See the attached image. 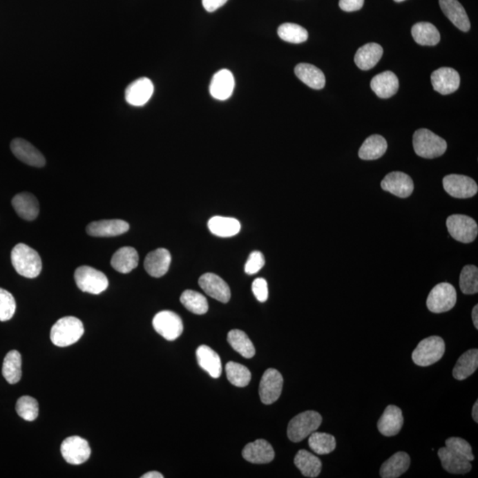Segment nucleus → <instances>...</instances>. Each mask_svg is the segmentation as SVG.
Listing matches in <instances>:
<instances>
[{"label":"nucleus","instance_id":"obj_19","mask_svg":"<svg viewBox=\"0 0 478 478\" xmlns=\"http://www.w3.org/2000/svg\"><path fill=\"white\" fill-rule=\"evenodd\" d=\"M242 455L245 461L254 464L269 463L275 458L272 446L264 439H257L245 446Z\"/></svg>","mask_w":478,"mask_h":478},{"label":"nucleus","instance_id":"obj_33","mask_svg":"<svg viewBox=\"0 0 478 478\" xmlns=\"http://www.w3.org/2000/svg\"><path fill=\"white\" fill-rule=\"evenodd\" d=\"M478 367V350L477 349H470L465 352L460 358H458L452 370V376L455 379L464 380L472 375Z\"/></svg>","mask_w":478,"mask_h":478},{"label":"nucleus","instance_id":"obj_13","mask_svg":"<svg viewBox=\"0 0 478 478\" xmlns=\"http://www.w3.org/2000/svg\"><path fill=\"white\" fill-rule=\"evenodd\" d=\"M383 191L395 195L401 199L410 197L414 191V182L410 175L403 172L389 173L381 182Z\"/></svg>","mask_w":478,"mask_h":478},{"label":"nucleus","instance_id":"obj_17","mask_svg":"<svg viewBox=\"0 0 478 478\" xmlns=\"http://www.w3.org/2000/svg\"><path fill=\"white\" fill-rule=\"evenodd\" d=\"M128 229V223L122 220H102L90 222L87 226L86 231L91 237L109 238L124 234Z\"/></svg>","mask_w":478,"mask_h":478},{"label":"nucleus","instance_id":"obj_41","mask_svg":"<svg viewBox=\"0 0 478 478\" xmlns=\"http://www.w3.org/2000/svg\"><path fill=\"white\" fill-rule=\"evenodd\" d=\"M308 445L317 455H329L336 448V439L330 434L314 432L308 439Z\"/></svg>","mask_w":478,"mask_h":478},{"label":"nucleus","instance_id":"obj_39","mask_svg":"<svg viewBox=\"0 0 478 478\" xmlns=\"http://www.w3.org/2000/svg\"><path fill=\"white\" fill-rule=\"evenodd\" d=\"M180 300L185 308L191 313L204 314L209 311V302L200 292L187 290L182 292Z\"/></svg>","mask_w":478,"mask_h":478},{"label":"nucleus","instance_id":"obj_25","mask_svg":"<svg viewBox=\"0 0 478 478\" xmlns=\"http://www.w3.org/2000/svg\"><path fill=\"white\" fill-rule=\"evenodd\" d=\"M17 215L26 221H33L39 216V203L34 195L29 193L17 194L12 200Z\"/></svg>","mask_w":478,"mask_h":478},{"label":"nucleus","instance_id":"obj_29","mask_svg":"<svg viewBox=\"0 0 478 478\" xmlns=\"http://www.w3.org/2000/svg\"><path fill=\"white\" fill-rule=\"evenodd\" d=\"M140 257L136 249L131 247L120 248L112 257L111 265L116 271L128 274L137 268Z\"/></svg>","mask_w":478,"mask_h":478},{"label":"nucleus","instance_id":"obj_28","mask_svg":"<svg viewBox=\"0 0 478 478\" xmlns=\"http://www.w3.org/2000/svg\"><path fill=\"white\" fill-rule=\"evenodd\" d=\"M410 455L405 452H398L388 461L383 462L380 468V476L383 478H397L403 475L410 466Z\"/></svg>","mask_w":478,"mask_h":478},{"label":"nucleus","instance_id":"obj_7","mask_svg":"<svg viewBox=\"0 0 478 478\" xmlns=\"http://www.w3.org/2000/svg\"><path fill=\"white\" fill-rule=\"evenodd\" d=\"M456 300L457 295L454 286L448 283H441L430 291L427 298V307L432 313L448 312L455 306Z\"/></svg>","mask_w":478,"mask_h":478},{"label":"nucleus","instance_id":"obj_9","mask_svg":"<svg viewBox=\"0 0 478 478\" xmlns=\"http://www.w3.org/2000/svg\"><path fill=\"white\" fill-rule=\"evenodd\" d=\"M153 326L157 333L169 341H175L184 332L181 317L169 310L157 314L153 317Z\"/></svg>","mask_w":478,"mask_h":478},{"label":"nucleus","instance_id":"obj_50","mask_svg":"<svg viewBox=\"0 0 478 478\" xmlns=\"http://www.w3.org/2000/svg\"><path fill=\"white\" fill-rule=\"evenodd\" d=\"M228 0H202V5L207 12H212L218 10Z\"/></svg>","mask_w":478,"mask_h":478},{"label":"nucleus","instance_id":"obj_35","mask_svg":"<svg viewBox=\"0 0 478 478\" xmlns=\"http://www.w3.org/2000/svg\"><path fill=\"white\" fill-rule=\"evenodd\" d=\"M443 468L449 473L462 475L470 472L471 470L470 461L463 460L459 456L452 454L446 448H442L438 452Z\"/></svg>","mask_w":478,"mask_h":478},{"label":"nucleus","instance_id":"obj_16","mask_svg":"<svg viewBox=\"0 0 478 478\" xmlns=\"http://www.w3.org/2000/svg\"><path fill=\"white\" fill-rule=\"evenodd\" d=\"M11 150L21 162L30 166L41 168L46 165V159L32 144L23 138H15L12 141Z\"/></svg>","mask_w":478,"mask_h":478},{"label":"nucleus","instance_id":"obj_43","mask_svg":"<svg viewBox=\"0 0 478 478\" xmlns=\"http://www.w3.org/2000/svg\"><path fill=\"white\" fill-rule=\"evenodd\" d=\"M460 287L464 294H476L478 291V269L476 266H465L460 276Z\"/></svg>","mask_w":478,"mask_h":478},{"label":"nucleus","instance_id":"obj_51","mask_svg":"<svg viewBox=\"0 0 478 478\" xmlns=\"http://www.w3.org/2000/svg\"><path fill=\"white\" fill-rule=\"evenodd\" d=\"M163 475L158 471H151V472L143 475L141 478H163Z\"/></svg>","mask_w":478,"mask_h":478},{"label":"nucleus","instance_id":"obj_30","mask_svg":"<svg viewBox=\"0 0 478 478\" xmlns=\"http://www.w3.org/2000/svg\"><path fill=\"white\" fill-rule=\"evenodd\" d=\"M295 75L298 79L312 89L321 90L325 86V74L314 65L300 63L295 68Z\"/></svg>","mask_w":478,"mask_h":478},{"label":"nucleus","instance_id":"obj_21","mask_svg":"<svg viewBox=\"0 0 478 478\" xmlns=\"http://www.w3.org/2000/svg\"><path fill=\"white\" fill-rule=\"evenodd\" d=\"M171 263V254L165 248L151 251L144 260L146 271L153 278H162L169 271Z\"/></svg>","mask_w":478,"mask_h":478},{"label":"nucleus","instance_id":"obj_34","mask_svg":"<svg viewBox=\"0 0 478 478\" xmlns=\"http://www.w3.org/2000/svg\"><path fill=\"white\" fill-rule=\"evenodd\" d=\"M211 233L221 238L233 237L240 231V222L231 217L215 216L209 222Z\"/></svg>","mask_w":478,"mask_h":478},{"label":"nucleus","instance_id":"obj_23","mask_svg":"<svg viewBox=\"0 0 478 478\" xmlns=\"http://www.w3.org/2000/svg\"><path fill=\"white\" fill-rule=\"evenodd\" d=\"M439 6L446 17L459 30L468 32L470 30V21L463 6L458 0H439Z\"/></svg>","mask_w":478,"mask_h":478},{"label":"nucleus","instance_id":"obj_40","mask_svg":"<svg viewBox=\"0 0 478 478\" xmlns=\"http://www.w3.org/2000/svg\"><path fill=\"white\" fill-rule=\"evenodd\" d=\"M226 374L227 379L231 385L237 388H245L249 385L251 379L250 370L244 365L229 361L226 364Z\"/></svg>","mask_w":478,"mask_h":478},{"label":"nucleus","instance_id":"obj_42","mask_svg":"<svg viewBox=\"0 0 478 478\" xmlns=\"http://www.w3.org/2000/svg\"><path fill=\"white\" fill-rule=\"evenodd\" d=\"M278 34L280 39L291 44L304 43L308 39L307 30L295 23L282 24L278 28Z\"/></svg>","mask_w":478,"mask_h":478},{"label":"nucleus","instance_id":"obj_46","mask_svg":"<svg viewBox=\"0 0 478 478\" xmlns=\"http://www.w3.org/2000/svg\"><path fill=\"white\" fill-rule=\"evenodd\" d=\"M17 310V302L10 292L0 288V322L12 318Z\"/></svg>","mask_w":478,"mask_h":478},{"label":"nucleus","instance_id":"obj_37","mask_svg":"<svg viewBox=\"0 0 478 478\" xmlns=\"http://www.w3.org/2000/svg\"><path fill=\"white\" fill-rule=\"evenodd\" d=\"M2 374L5 379L11 385L20 381L21 379V356L18 351L9 352L3 363Z\"/></svg>","mask_w":478,"mask_h":478},{"label":"nucleus","instance_id":"obj_3","mask_svg":"<svg viewBox=\"0 0 478 478\" xmlns=\"http://www.w3.org/2000/svg\"><path fill=\"white\" fill-rule=\"evenodd\" d=\"M413 146L417 155L426 159L438 158L448 149V144L444 138L427 128H420L414 132Z\"/></svg>","mask_w":478,"mask_h":478},{"label":"nucleus","instance_id":"obj_45","mask_svg":"<svg viewBox=\"0 0 478 478\" xmlns=\"http://www.w3.org/2000/svg\"><path fill=\"white\" fill-rule=\"evenodd\" d=\"M446 448L459 457L468 461H474L475 456L473 455L472 448L468 444L466 440L461 438H449L446 440Z\"/></svg>","mask_w":478,"mask_h":478},{"label":"nucleus","instance_id":"obj_53","mask_svg":"<svg viewBox=\"0 0 478 478\" xmlns=\"http://www.w3.org/2000/svg\"><path fill=\"white\" fill-rule=\"evenodd\" d=\"M472 418L476 423H478V402L477 401H476V403L474 404L473 408H472Z\"/></svg>","mask_w":478,"mask_h":478},{"label":"nucleus","instance_id":"obj_6","mask_svg":"<svg viewBox=\"0 0 478 478\" xmlns=\"http://www.w3.org/2000/svg\"><path fill=\"white\" fill-rule=\"evenodd\" d=\"M75 281L82 291L97 295L108 287L105 274L90 266H81L75 270Z\"/></svg>","mask_w":478,"mask_h":478},{"label":"nucleus","instance_id":"obj_5","mask_svg":"<svg viewBox=\"0 0 478 478\" xmlns=\"http://www.w3.org/2000/svg\"><path fill=\"white\" fill-rule=\"evenodd\" d=\"M446 351L445 341L438 336L424 338L412 354L414 363L420 367L430 366L443 357Z\"/></svg>","mask_w":478,"mask_h":478},{"label":"nucleus","instance_id":"obj_14","mask_svg":"<svg viewBox=\"0 0 478 478\" xmlns=\"http://www.w3.org/2000/svg\"><path fill=\"white\" fill-rule=\"evenodd\" d=\"M199 285L209 296L222 303H228L231 300V289L227 283L216 274H204L200 276Z\"/></svg>","mask_w":478,"mask_h":478},{"label":"nucleus","instance_id":"obj_27","mask_svg":"<svg viewBox=\"0 0 478 478\" xmlns=\"http://www.w3.org/2000/svg\"><path fill=\"white\" fill-rule=\"evenodd\" d=\"M198 363L213 379L222 375V361L219 355L207 345H200L196 351Z\"/></svg>","mask_w":478,"mask_h":478},{"label":"nucleus","instance_id":"obj_12","mask_svg":"<svg viewBox=\"0 0 478 478\" xmlns=\"http://www.w3.org/2000/svg\"><path fill=\"white\" fill-rule=\"evenodd\" d=\"M284 379L275 369H268L260 380L259 393L263 404L270 405L278 401L281 395Z\"/></svg>","mask_w":478,"mask_h":478},{"label":"nucleus","instance_id":"obj_15","mask_svg":"<svg viewBox=\"0 0 478 478\" xmlns=\"http://www.w3.org/2000/svg\"><path fill=\"white\" fill-rule=\"evenodd\" d=\"M434 90L442 95H448L459 89L461 84L460 75L452 68H440L432 74Z\"/></svg>","mask_w":478,"mask_h":478},{"label":"nucleus","instance_id":"obj_24","mask_svg":"<svg viewBox=\"0 0 478 478\" xmlns=\"http://www.w3.org/2000/svg\"><path fill=\"white\" fill-rule=\"evenodd\" d=\"M371 89L381 99H389L399 90V79L392 71L383 72L371 80Z\"/></svg>","mask_w":478,"mask_h":478},{"label":"nucleus","instance_id":"obj_32","mask_svg":"<svg viewBox=\"0 0 478 478\" xmlns=\"http://www.w3.org/2000/svg\"><path fill=\"white\" fill-rule=\"evenodd\" d=\"M388 144L385 138L380 135H372L364 141L358 150V157L364 160H374L381 158L388 150Z\"/></svg>","mask_w":478,"mask_h":478},{"label":"nucleus","instance_id":"obj_31","mask_svg":"<svg viewBox=\"0 0 478 478\" xmlns=\"http://www.w3.org/2000/svg\"><path fill=\"white\" fill-rule=\"evenodd\" d=\"M294 464L306 477H317L322 471V461L317 456L311 454L307 450H300L298 452L294 458Z\"/></svg>","mask_w":478,"mask_h":478},{"label":"nucleus","instance_id":"obj_22","mask_svg":"<svg viewBox=\"0 0 478 478\" xmlns=\"http://www.w3.org/2000/svg\"><path fill=\"white\" fill-rule=\"evenodd\" d=\"M235 79L228 69H222L213 75L210 84V94L216 99L226 100L233 93Z\"/></svg>","mask_w":478,"mask_h":478},{"label":"nucleus","instance_id":"obj_52","mask_svg":"<svg viewBox=\"0 0 478 478\" xmlns=\"http://www.w3.org/2000/svg\"><path fill=\"white\" fill-rule=\"evenodd\" d=\"M472 320H473V323L475 328L477 329H478V306L476 305V306L474 307L473 310H472Z\"/></svg>","mask_w":478,"mask_h":478},{"label":"nucleus","instance_id":"obj_36","mask_svg":"<svg viewBox=\"0 0 478 478\" xmlns=\"http://www.w3.org/2000/svg\"><path fill=\"white\" fill-rule=\"evenodd\" d=\"M411 32L418 45L433 46L438 45L440 41L439 30L430 23L414 24Z\"/></svg>","mask_w":478,"mask_h":478},{"label":"nucleus","instance_id":"obj_4","mask_svg":"<svg viewBox=\"0 0 478 478\" xmlns=\"http://www.w3.org/2000/svg\"><path fill=\"white\" fill-rule=\"evenodd\" d=\"M323 418L316 411H306L292 418L288 424L287 435L292 442L298 443L307 438L322 423Z\"/></svg>","mask_w":478,"mask_h":478},{"label":"nucleus","instance_id":"obj_48","mask_svg":"<svg viewBox=\"0 0 478 478\" xmlns=\"http://www.w3.org/2000/svg\"><path fill=\"white\" fill-rule=\"evenodd\" d=\"M254 296L260 302H265L269 298L268 283L264 278H256L251 285Z\"/></svg>","mask_w":478,"mask_h":478},{"label":"nucleus","instance_id":"obj_20","mask_svg":"<svg viewBox=\"0 0 478 478\" xmlns=\"http://www.w3.org/2000/svg\"><path fill=\"white\" fill-rule=\"evenodd\" d=\"M403 423L404 418L401 408L397 405H390L380 417L377 428L382 435L392 437L401 432Z\"/></svg>","mask_w":478,"mask_h":478},{"label":"nucleus","instance_id":"obj_10","mask_svg":"<svg viewBox=\"0 0 478 478\" xmlns=\"http://www.w3.org/2000/svg\"><path fill=\"white\" fill-rule=\"evenodd\" d=\"M443 187L450 196L470 199L477 193L478 187L472 178L463 175H448L443 179Z\"/></svg>","mask_w":478,"mask_h":478},{"label":"nucleus","instance_id":"obj_54","mask_svg":"<svg viewBox=\"0 0 478 478\" xmlns=\"http://www.w3.org/2000/svg\"><path fill=\"white\" fill-rule=\"evenodd\" d=\"M394 1L399 3V2L405 1V0H394Z\"/></svg>","mask_w":478,"mask_h":478},{"label":"nucleus","instance_id":"obj_11","mask_svg":"<svg viewBox=\"0 0 478 478\" xmlns=\"http://www.w3.org/2000/svg\"><path fill=\"white\" fill-rule=\"evenodd\" d=\"M61 451L63 458L69 464L80 465L89 460L90 448L89 443L81 437H69L62 442Z\"/></svg>","mask_w":478,"mask_h":478},{"label":"nucleus","instance_id":"obj_2","mask_svg":"<svg viewBox=\"0 0 478 478\" xmlns=\"http://www.w3.org/2000/svg\"><path fill=\"white\" fill-rule=\"evenodd\" d=\"M84 332L83 323L77 317H63L52 327L51 341L59 347H69L79 341Z\"/></svg>","mask_w":478,"mask_h":478},{"label":"nucleus","instance_id":"obj_47","mask_svg":"<svg viewBox=\"0 0 478 478\" xmlns=\"http://www.w3.org/2000/svg\"><path fill=\"white\" fill-rule=\"evenodd\" d=\"M264 264H265V258L263 254L259 251H254L248 258L245 266V271L248 275H254L263 268Z\"/></svg>","mask_w":478,"mask_h":478},{"label":"nucleus","instance_id":"obj_8","mask_svg":"<svg viewBox=\"0 0 478 478\" xmlns=\"http://www.w3.org/2000/svg\"><path fill=\"white\" fill-rule=\"evenodd\" d=\"M446 227L451 237L461 243H471L477 237V223L470 216H450L446 220Z\"/></svg>","mask_w":478,"mask_h":478},{"label":"nucleus","instance_id":"obj_18","mask_svg":"<svg viewBox=\"0 0 478 478\" xmlns=\"http://www.w3.org/2000/svg\"><path fill=\"white\" fill-rule=\"evenodd\" d=\"M152 81L146 77L140 78L127 87L125 99L131 106H142L149 102L153 94Z\"/></svg>","mask_w":478,"mask_h":478},{"label":"nucleus","instance_id":"obj_26","mask_svg":"<svg viewBox=\"0 0 478 478\" xmlns=\"http://www.w3.org/2000/svg\"><path fill=\"white\" fill-rule=\"evenodd\" d=\"M383 53V47L379 44L369 43L360 47L354 56V62L361 70H369L379 63Z\"/></svg>","mask_w":478,"mask_h":478},{"label":"nucleus","instance_id":"obj_1","mask_svg":"<svg viewBox=\"0 0 478 478\" xmlns=\"http://www.w3.org/2000/svg\"><path fill=\"white\" fill-rule=\"evenodd\" d=\"M11 260L19 275L24 278H37L42 270V260L39 253L25 244L15 245L11 253Z\"/></svg>","mask_w":478,"mask_h":478},{"label":"nucleus","instance_id":"obj_44","mask_svg":"<svg viewBox=\"0 0 478 478\" xmlns=\"http://www.w3.org/2000/svg\"><path fill=\"white\" fill-rule=\"evenodd\" d=\"M39 403L30 396H23L18 399L17 412L19 416L28 421L36 420L39 417Z\"/></svg>","mask_w":478,"mask_h":478},{"label":"nucleus","instance_id":"obj_38","mask_svg":"<svg viewBox=\"0 0 478 478\" xmlns=\"http://www.w3.org/2000/svg\"><path fill=\"white\" fill-rule=\"evenodd\" d=\"M228 342L236 352L245 358H251L256 354V348L253 343L242 330H231L228 334Z\"/></svg>","mask_w":478,"mask_h":478},{"label":"nucleus","instance_id":"obj_49","mask_svg":"<svg viewBox=\"0 0 478 478\" xmlns=\"http://www.w3.org/2000/svg\"><path fill=\"white\" fill-rule=\"evenodd\" d=\"M363 5L364 0H339V8L345 12L360 10Z\"/></svg>","mask_w":478,"mask_h":478}]
</instances>
